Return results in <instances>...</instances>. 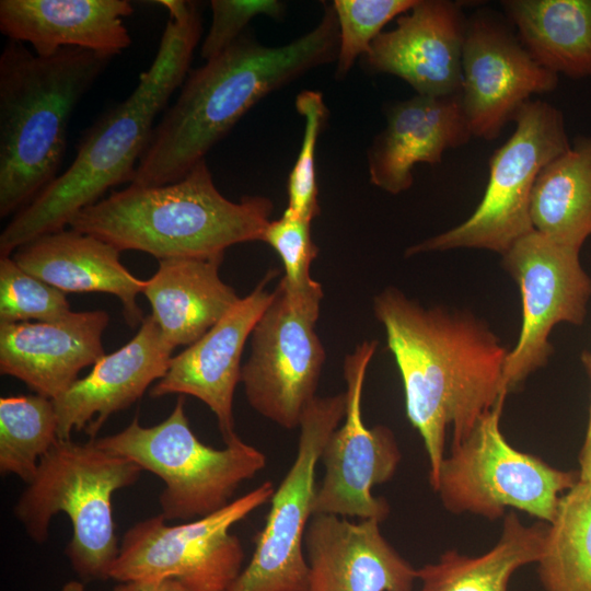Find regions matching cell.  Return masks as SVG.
Masks as SVG:
<instances>
[{
    "label": "cell",
    "mask_w": 591,
    "mask_h": 591,
    "mask_svg": "<svg viewBox=\"0 0 591 591\" xmlns=\"http://www.w3.org/2000/svg\"><path fill=\"white\" fill-rule=\"evenodd\" d=\"M530 217L534 231L559 244L581 250L591 237V136H576L542 169Z\"/></svg>",
    "instance_id": "26"
},
{
    "label": "cell",
    "mask_w": 591,
    "mask_h": 591,
    "mask_svg": "<svg viewBox=\"0 0 591 591\" xmlns=\"http://www.w3.org/2000/svg\"><path fill=\"white\" fill-rule=\"evenodd\" d=\"M184 405L181 395L160 424L143 427L136 416L121 431L95 439L163 480L159 502L166 521H193L221 510L242 483L266 466L265 454L239 437L222 449L201 442Z\"/></svg>",
    "instance_id": "7"
},
{
    "label": "cell",
    "mask_w": 591,
    "mask_h": 591,
    "mask_svg": "<svg viewBox=\"0 0 591 591\" xmlns=\"http://www.w3.org/2000/svg\"><path fill=\"white\" fill-rule=\"evenodd\" d=\"M373 313L384 327L403 381L407 418L422 438L429 483L436 489L448 427L453 431L451 448L457 447L505 403L509 350L473 313L426 309L394 287L373 298Z\"/></svg>",
    "instance_id": "1"
},
{
    "label": "cell",
    "mask_w": 591,
    "mask_h": 591,
    "mask_svg": "<svg viewBox=\"0 0 591 591\" xmlns=\"http://www.w3.org/2000/svg\"><path fill=\"white\" fill-rule=\"evenodd\" d=\"M512 121V135L489 160L487 186L474 212L456 227L410 246L407 256L454 248H482L503 255L534 231L530 205L535 181L571 142L561 111L547 102L528 101Z\"/></svg>",
    "instance_id": "8"
},
{
    "label": "cell",
    "mask_w": 591,
    "mask_h": 591,
    "mask_svg": "<svg viewBox=\"0 0 591 591\" xmlns=\"http://www.w3.org/2000/svg\"><path fill=\"white\" fill-rule=\"evenodd\" d=\"M120 251L86 233L61 229L23 244L12 254L16 264L57 288L70 292H103L119 299L125 321L141 324L146 316L137 303L146 280L134 276L121 263Z\"/></svg>",
    "instance_id": "23"
},
{
    "label": "cell",
    "mask_w": 591,
    "mask_h": 591,
    "mask_svg": "<svg viewBox=\"0 0 591 591\" xmlns=\"http://www.w3.org/2000/svg\"><path fill=\"white\" fill-rule=\"evenodd\" d=\"M558 80L494 14L467 20L460 100L472 137L495 140L533 94L553 92Z\"/></svg>",
    "instance_id": "15"
},
{
    "label": "cell",
    "mask_w": 591,
    "mask_h": 591,
    "mask_svg": "<svg viewBox=\"0 0 591 591\" xmlns=\"http://www.w3.org/2000/svg\"><path fill=\"white\" fill-rule=\"evenodd\" d=\"M59 591H86V589L82 581L71 580L65 583Z\"/></svg>",
    "instance_id": "37"
},
{
    "label": "cell",
    "mask_w": 591,
    "mask_h": 591,
    "mask_svg": "<svg viewBox=\"0 0 591 591\" xmlns=\"http://www.w3.org/2000/svg\"><path fill=\"white\" fill-rule=\"evenodd\" d=\"M501 5L540 65L557 76L591 78V0H507Z\"/></svg>",
    "instance_id": "25"
},
{
    "label": "cell",
    "mask_w": 591,
    "mask_h": 591,
    "mask_svg": "<svg viewBox=\"0 0 591 591\" xmlns=\"http://www.w3.org/2000/svg\"><path fill=\"white\" fill-rule=\"evenodd\" d=\"M169 12L158 51L137 86L84 132L77 155L37 197L14 215L0 234L1 256L65 229L74 216L112 187L131 183L151 140L157 117L189 72L201 36L196 2L158 1Z\"/></svg>",
    "instance_id": "2"
},
{
    "label": "cell",
    "mask_w": 591,
    "mask_h": 591,
    "mask_svg": "<svg viewBox=\"0 0 591 591\" xmlns=\"http://www.w3.org/2000/svg\"><path fill=\"white\" fill-rule=\"evenodd\" d=\"M467 20L459 2L417 0L363 56L369 68L396 76L418 95L460 93Z\"/></svg>",
    "instance_id": "17"
},
{
    "label": "cell",
    "mask_w": 591,
    "mask_h": 591,
    "mask_svg": "<svg viewBox=\"0 0 591 591\" xmlns=\"http://www.w3.org/2000/svg\"><path fill=\"white\" fill-rule=\"evenodd\" d=\"M537 565L545 591H591L590 482L578 479L559 498Z\"/></svg>",
    "instance_id": "28"
},
{
    "label": "cell",
    "mask_w": 591,
    "mask_h": 591,
    "mask_svg": "<svg viewBox=\"0 0 591 591\" xmlns=\"http://www.w3.org/2000/svg\"><path fill=\"white\" fill-rule=\"evenodd\" d=\"M269 270L260 282L239 301L202 337L172 357L165 375L150 390L151 397L190 395L215 414L223 442L235 432L233 401L241 382V358L259 317L275 296L266 286L275 277Z\"/></svg>",
    "instance_id": "16"
},
{
    "label": "cell",
    "mask_w": 591,
    "mask_h": 591,
    "mask_svg": "<svg viewBox=\"0 0 591 591\" xmlns=\"http://www.w3.org/2000/svg\"><path fill=\"white\" fill-rule=\"evenodd\" d=\"M114 56L66 47L38 56L8 39L0 55V217L60 173L71 116Z\"/></svg>",
    "instance_id": "4"
},
{
    "label": "cell",
    "mask_w": 591,
    "mask_h": 591,
    "mask_svg": "<svg viewBox=\"0 0 591 591\" xmlns=\"http://www.w3.org/2000/svg\"><path fill=\"white\" fill-rule=\"evenodd\" d=\"M58 422L54 402L39 394L0 398V472L26 484L40 459L55 445Z\"/></svg>",
    "instance_id": "29"
},
{
    "label": "cell",
    "mask_w": 591,
    "mask_h": 591,
    "mask_svg": "<svg viewBox=\"0 0 591 591\" xmlns=\"http://www.w3.org/2000/svg\"><path fill=\"white\" fill-rule=\"evenodd\" d=\"M417 0H335L339 45L336 77L343 78L364 56L382 28L414 7Z\"/></svg>",
    "instance_id": "31"
},
{
    "label": "cell",
    "mask_w": 591,
    "mask_h": 591,
    "mask_svg": "<svg viewBox=\"0 0 591 591\" xmlns=\"http://www.w3.org/2000/svg\"><path fill=\"white\" fill-rule=\"evenodd\" d=\"M210 7L211 25L200 47L206 61L231 46L255 16L279 19L285 12V4L276 0H212Z\"/></svg>",
    "instance_id": "34"
},
{
    "label": "cell",
    "mask_w": 591,
    "mask_h": 591,
    "mask_svg": "<svg viewBox=\"0 0 591 591\" xmlns=\"http://www.w3.org/2000/svg\"><path fill=\"white\" fill-rule=\"evenodd\" d=\"M499 403L472 433L444 457L436 491L443 507L490 520L515 508L549 523L561 494L579 479L511 447L500 430Z\"/></svg>",
    "instance_id": "10"
},
{
    "label": "cell",
    "mask_w": 591,
    "mask_h": 591,
    "mask_svg": "<svg viewBox=\"0 0 591 591\" xmlns=\"http://www.w3.org/2000/svg\"><path fill=\"white\" fill-rule=\"evenodd\" d=\"M271 212V201L263 196H244L239 202L225 198L201 160L175 183L130 184L112 192L78 212L69 227L120 252L140 251L158 260L223 259L234 244L262 241Z\"/></svg>",
    "instance_id": "5"
},
{
    "label": "cell",
    "mask_w": 591,
    "mask_h": 591,
    "mask_svg": "<svg viewBox=\"0 0 591 591\" xmlns=\"http://www.w3.org/2000/svg\"><path fill=\"white\" fill-rule=\"evenodd\" d=\"M581 362L588 373L591 384V351H583L581 354ZM580 470L578 473L579 480L591 483V402L589 422L586 433V439L579 455Z\"/></svg>",
    "instance_id": "35"
},
{
    "label": "cell",
    "mask_w": 591,
    "mask_h": 591,
    "mask_svg": "<svg viewBox=\"0 0 591 591\" xmlns=\"http://www.w3.org/2000/svg\"><path fill=\"white\" fill-rule=\"evenodd\" d=\"M274 493L267 480L200 519L170 525L160 513L135 523L124 533L108 579H174L188 591H225L245 558L241 541L230 530L269 502Z\"/></svg>",
    "instance_id": "9"
},
{
    "label": "cell",
    "mask_w": 591,
    "mask_h": 591,
    "mask_svg": "<svg viewBox=\"0 0 591 591\" xmlns=\"http://www.w3.org/2000/svg\"><path fill=\"white\" fill-rule=\"evenodd\" d=\"M222 258L176 257L159 260L146 280L148 299L163 340L174 350L202 337L239 301L219 276Z\"/></svg>",
    "instance_id": "24"
},
{
    "label": "cell",
    "mask_w": 591,
    "mask_h": 591,
    "mask_svg": "<svg viewBox=\"0 0 591 591\" xmlns=\"http://www.w3.org/2000/svg\"><path fill=\"white\" fill-rule=\"evenodd\" d=\"M472 138L460 93L418 95L395 103L386 112V127L369 150L370 182L396 195L409 189L417 163L439 164L445 150Z\"/></svg>",
    "instance_id": "21"
},
{
    "label": "cell",
    "mask_w": 591,
    "mask_h": 591,
    "mask_svg": "<svg viewBox=\"0 0 591 591\" xmlns=\"http://www.w3.org/2000/svg\"><path fill=\"white\" fill-rule=\"evenodd\" d=\"M294 105L304 119V131L299 155L289 174L287 209L312 221L321 211L317 200L315 150L328 117V109L323 94L310 90L299 93Z\"/></svg>",
    "instance_id": "32"
},
{
    "label": "cell",
    "mask_w": 591,
    "mask_h": 591,
    "mask_svg": "<svg viewBox=\"0 0 591 591\" xmlns=\"http://www.w3.org/2000/svg\"><path fill=\"white\" fill-rule=\"evenodd\" d=\"M66 293L0 258V323L53 322L70 313Z\"/></svg>",
    "instance_id": "30"
},
{
    "label": "cell",
    "mask_w": 591,
    "mask_h": 591,
    "mask_svg": "<svg viewBox=\"0 0 591 591\" xmlns=\"http://www.w3.org/2000/svg\"><path fill=\"white\" fill-rule=\"evenodd\" d=\"M546 530L543 521L525 525L509 512L500 537L484 554L466 556L448 551L436 563L418 568L417 591H508L517 570L538 561Z\"/></svg>",
    "instance_id": "27"
},
{
    "label": "cell",
    "mask_w": 591,
    "mask_h": 591,
    "mask_svg": "<svg viewBox=\"0 0 591 591\" xmlns=\"http://www.w3.org/2000/svg\"><path fill=\"white\" fill-rule=\"evenodd\" d=\"M311 220L286 209L266 227L262 241L270 245L281 259L285 276L280 283L290 292H304L321 283L310 274L318 247L312 240Z\"/></svg>",
    "instance_id": "33"
},
{
    "label": "cell",
    "mask_w": 591,
    "mask_h": 591,
    "mask_svg": "<svg viewBox=\"0 0 591 591\" xmlns=\"http://www.w3.org/2000/svg\"><path fill=\"white\" fill-rule=\"evenodd\" d=\"M376 346V340H364L345 357L346 414L322 452L325 473L316 486L313 514L382 522L390 513L389 503L375 497L372 489L393 477L402 453L389 427L369 428L361 414L364 378Z\"/></svg>",
    "instance_id": "14"
},
{
    "label": "cell",
    "mask_w": 591,
    "mask_h": 591,
    "mask_svg": "<svg viewBox=\"0 0 591 591\" xmlns=\"http://www.w3.org/2000/svg\"><path fill=\"white\" fill-rule=\"evenodd\" d=\"M106 311L70 312L53 322L0 323V372L54 399L102 358Z\"/></svg>",
    "instance_id": "20"
},
{
    "label": "cell",
    "mask_w": 591,
    "mask_h": 591,
    "mask_svg": "<svg viewBox=\"0 0 591 591\" xmlns=\"http://www.w3.org/2000/svg\"><path fill=\"white\" fill-rule=\"evenodd\" d=\"M338 45L333 4L325 5L314 28L288 44L265 46L241 35L188 72L177 99L155 125L130 184L162 186L185 177L262 99L337 59Z\"/></svg>",
    "instance_id": "3"
},
{
    "label": "cell",
    "mask_w": 591,
    "mask_h": 591,
    "mask_svg": "<svg viewBox=\"0 0 591 591\" xmlns=\"http://www.w3.org/2000/svg\"><path fill=\"white\" fill-rule=\"evenodd\" d=\"M580 250L532 231L502 256V266L517 282L522 304L519 339L509 350L502 390L507 396L553 355L549 335L560 323L583 324L591 299V278Z\"/></svg>",
    "instance_id": "13"
},
{
    "label": "cell",
    "mask_w": 591,
    "mask_h": 591,
    "mask_svg": "<svg viewBox=\"0 0 591 591\" xmlns=\"http://www.w3.org/2000/svg\"><path fill=\"white\" fill-rule=\"evenodd\" d=\"M113 591H188L174 579L118 582Z\"/></svg>",
    "instance_id": "36"
},
{
    "label": "cell",
    "mask_w": 591,
    "mask_h": 591,
    "mask_svg": "<svg viewBox=\"0 0 591 591\" xmlns=\"http://www.w3.org/2000/svg\"><path fill=\"white\" fill-rule=\"evenodd\" d=\"M127 0H1L0 31L38 56L74 47L117 56L131 44Z\"/></svg>",
    "instance_id": "22"
},
{
    "label": "cell",
    "mask_w": 591,
    "mask_h": 591,
    "mask_svg": "<svg viewBox=\"0 0 591 591\" xmlns=\"http://www.w3.org/2000/svg\"><path fill=\"white\" fill-rule=\"evenodd\" d=\"M141 472L135 462L101 448L95 439L58 440L40 459L14 514L27 535L42 544L53 517L66 513L72 537L65 554L73 571L85 581L108 579L119 552L112 498L134 485Z\"/></svg>",
    "instance_id": "6"
},
{
    "label": "cell",
    "mask_w": 591,
    "mask_h": 591,
    "mask_svg": "<svg viewBox=\"0 0 591 591\" xmlns=\"http://www.w3.org/2000/svg\"><path fill=\"white\" fill-rule=\"evenodd\" d=\"M380 523L313 514L304 537L308 591H414L417 569L389 543Z\"/></svg>",
    "instance_id": "18"
},
{
    "label": "cell",
    "mask_w": 591,
    "mask_h": 591,
    "mask_svg": "<svg viewBox=\"0 0 591 591\" xmlns=\"http://www.w3.org/2000/svg\"><path fill=\"white\" fill-rule=\"evenodd\" d=\"M172 352L152 316H146L127 344L104 355L88 375L53 399L59 440L71 439L73 431L96 439L109 416L131 406L165 375Z\"/></svg>",
    "instance_id": "19"
},
{
    "label": "cell",
    "mask_w": 591,
    "mask_h": 591,
    "mask_svg": "<svg viewBox=\"0 0 591 591\" xmlns=\"http://www.w3.org/2000/svg\"><path fill=\"white\" fill-rule=\"evenodd\" d=\"M323 289L290 292L280 282L251 335L241 382L251 407L285 429L299 428L316 397L325 350L315 332Z\"/></svg>",
    "instance_id": "11"
},
{
    "label": "cell",
    "mask_w": 591,
    "mask_h": 591,
    "mask_svg": "<svg viewBox=\"0 0 591 591\" xmlns=\"http://www.w3.org/2000/svg\"><path fill=\"white\" fill-rule=\"evenodd\" d=\"M346 414V395L315 397L300 421L296 457L270 499L253 556L225 591H308L304 537L313 515L316 467Z\"/></svg>",
    "instance_id": "12"
}]
</instances>
